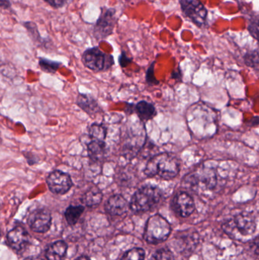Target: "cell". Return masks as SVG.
Segmentation results:
<instances>
[{
  "mask_svg": "<svg viewBox=\"0 0 259 260\" xmlns=\"http://www.w3.org/2000/svg\"><path fill=\"white\" fill-rule=\"evenodd\" d=\"M180 160L169 153H161L150 157L146 164L144 174L147 177H158L163 180L174 179L180 171Z\"/></svg>",
  "mask_w": 259,
  "mask_h": 260,
  "instance_id": "6da1fadb",
  "label": "cell"
},
{
  "mask_svg": "<svg viewBox=\"0 0 259 260\" xmlns=\"http://www.w3.org/2000/svg\"><path fill=\"white\" fill-rule=\"evenodd\" d=\"M223 230L233 239L246 241L255 233L256 222L255 217L249 212H242L224 223Z\"/></svg>",
  "mask_w": 259,
  "mask_h": 260,
  "instance_id": "7a4b0ae2",
  "label": "cell"
},
{
  "mask_svg": "<svg viewBox=\"0 0 259 260\" xmlns=\"http://www.w3.org/2000/svg\"><path fill=\"white\" fill-rule=\"evenodd\" d=\"M162 197L159 188L152 185H144L133 194L129 208L135 212H149L159 204Z\"/></svg>",
  "mask_w": 259,
  "mask_h": 260,
  "instance_id": "3957f363",
  "label": "cell"
},
{
  "mask_svg": "<svg viewBox=\"0 0 259 260\" xmlns=\"http://www.w3.org/2000/svg\"><path fill=\"white\" fill-rule=\"evenodd\" d=\"M171 233L170 223L160 215H152L146 223L144 238L149 244L165 241Z\"/></svg>",
  "mask_w": 259,
  "mask_h": 260,
  "instance_id": "277c9868",
  "label": "cell"
},
{
  "mask_svg": "<svg viewBox=\"0 0 259 260\" xmlns=\"http://www.w3.org/2000/svg\"><path fill=\"white\" fill-rule=\"evenodd\" d=\"M82 62L86 68L91 71H106L114 65V56L102 51L99 47L88 49L82 55Z\"/></svg>",
  "mask_w": 259,
  "mask_h": 260,
  "instance_id": "5b68a950",
  "label": "cell"
},
{
  "mask_svg": "<svg viewBox=\"0 0 259 260\" xmlns=\"http://www.w3.org/2000/svg\"><path fill=\"white\" fill-rule=\"evenodd\" d=\"M187 182L196 189L214 190L217 186V172L211 167H202L187 177Z\"/></svg>",
  "mask_w": 259,
  "mask_h": 260,
  "instance_id": "8992f818",
  "label": "cell"
},
{
  "mask_svg": "<svg viewBox=\"0 0 259 260\" xmlns=\"http://www.w3.org/2000/svg\"><path fill=\"white\" fill-rule=\"evenodd\" d=\"M179 4L184 15L198 27L206 25L208 10L201 0H179Z\"/></svg>",
  "mask_w": 259,
  "mask_h": 260,
  "instance_id": "52a82bcc",
  "label": "cell"
},
{
  "mask_svg": "<svg viewBox=\"0 0 259 260\" xmlns=\"http://www.w3.org/2000/svg\"><path fill=\"white\" fill-rule=\"evenodd\" d=\"M117 24L116 9L103 8L94 27V35L97 40H103L112 35Z\"/></svg>",
  "mask_w": 259,
  "mask_h": 260,
  "instance_id": "ba28073f",
  "label": "cell"
},
{
  "mask_svg": "<svg viewBox=\"0 0 259 260\" xmlns=\"http://www.w3.org/2000/svg\"><path fill=\"white\" fill-rule=\"evenodd\" d=\"M47 184L50 192L56 195H64L72 187L73 182L69 174L55 170L47 176Z\"/></svg>",
  "mask_w": 259,
  "mask_h": 260,
  "instance_id": "9c48e42d",
  "label": "cell"
},
{
  "mask_svg": "<svg viewBox=\"0 0 259 260\" xmlns=\"http://www.w3.org/2000/svg\"><path fill=\"white\" fill-rule=\"evenodd\" d=\"M51 214L46 209H38L30 212L27 224L33 232L45 233L51 226Z\"/></svg>",
  "mask_w": 259,
  "mask_h": 260,
  "instance_id": "30bf717a",
  "label": "cell"
},
{
  "mask_svg": "<svg viewBox=\"0 0 259 260\" xmlns=\"http://www.w3.org/2000/svg\"><path fill=\"white\" fill-rule=\"evenodd\" d=\"M171 206L175 213L182 218L190 216L196 209L193 197L183 191H179L173 197Z\"/></svg>",
  "mask_w": 259,
  "mask_h": 260,
  "instance_id": "8fae6325",
  "label": "cell"
},
{
  "mask_svg": "<svg viewBox=\"0 0 259 260\" xmlns=\"http://www.w3.org/2000/svg\"><path fill=\"white\" fill-rule=\"evenodd\" d=\"M30 238L27 231L21 226H17L11 230L7 235V241L9 246L15 250H21L25 248L29 243Z\"/></svg>",
  "mask_w": 259,
  "mask_h": 260,
  "instance_id": "7c38bea8",
  "label": "cell"
},
{
  "mask_svg": "<svg viewBox=\"0 0 259 260\" xmlns=\"http://www.w3.org/2000/svg\"><path fill=\"white\" fill-rule=\"evenodd\" d=\"M129 208V204L127 200L120 194L111 196L105 204V210L113 216L123 215L127 212Z\"/></svg>",
  "mask_w": 259,
  "mask_h": 260,
  "instance_id": "4fadbf2b",
  "label": "cell"
},
{
  "mask_svg": "<svg viewBox=\"0 0 259 260\" xmlns=\"http://www.w3.org/2000/svg\"><path fill=\"white\" fill-rule=\"evenodd\" d=\"M76 104L82 111L91 117L96 115L102 111L97 99H94L91 94L80 93L78 95Z\"/></svg>",
  "mask_w": 259,
  "mask_h": 260,
  "instance_id": "5bb4252c",
  "label": "cell"
},
{
  "mask_svg": "<svg viewBox=\"0 0 259 260\" xmlns=\"http://www.w3.org/2000/svg\"><path fill=\"white\" fill-rule=\"evenodd\" d=\"M88 157L93 161H99L104 157L106 153V144L105 141L91 139L87 144Z\"/></svg>",
  "mask_w": 259,
  "mask_h": 260,
  "instance_id": "9a60e30c",
  "label": "cell"
},
{
  "mask_svg": "<svg viewBox=\"0 0 259 260\" xmlns=\"http://www.w3.org/2000/svg\"><path fill=\"white\" fill-rule=\"evenodd\" d=\"M134 111L143 123L152 120L157 114L156 108L154 105L144 100L140 101L134 105Z\"/></svg>",
  "mask_w": 259,
  "mask_h": 260,
  "instance_id": "2e32d148",
  "label": "cell"
},
{
  "mask_svg": "<svg viewBox=\"0 0 259 260\" xmlns=\"http://www.w3.org/2000/svg\"><path fill=\"white\" fill-rule=\"evenodd\" d=\"M66 243L62 241H56L52 244L46 251V257L48 260H63L66 254Z\"/></svg>",
  "mask_w": 259,
  "mask_h": 260,
  "instance_id": "e0dca14e",
  "label": "cell"
},
{
  "mask_svg": "<svg viewBox=\"0 0 259 260\" xmlns=\"http://www.w3.org/2000/svg\"><path fill=\"white\" fill-rule=\"evenodd\" d=\"M103 200V193L97 186H92L82 195L81 201L88 207L98 206Z\"/></svg>",
  "mask_w": 259,
  "mask_h": 260,
  "instance_id": "ac0fdd59",
  "label": "cell"
},
{
  "mask_svg": "<svg viewBox=\"0 0 259 260\" xmlns=\"http://www.w3.org/2000/svg\"><path fill=\"white\" fill-rule=\"evenodd\" d=\"M85 211L83 206H69L65 212V219L69 225L73 226L78 222L81 215Z\"/></svg>",
  "mask_w": 259,
  "mask_h": 260,
  "instance_id": "d6986e66",
  "label": "cell"
},
{
  "mask_svg": "<svg viewBox=\"0 0 259 260\" xmlns=\"http://www.w3.org/2000/svg\"><path fill=\"white\" fill-rule=\"evenodd\" d=\"M88 134L91 139L105 141L107 135V128L103 123H94L88 127Z\"/></svg>",
  "mask_w": 259,
  "mask_h": 260,
  "instance_id": "ffe728a7",
  "label": "cell"
},
{
  "mask_svg": "<svg viewBox=\"0 0 259 260\" xmlns=\"http://www.w3.org/2000/svg\"><path fill=\"white\" fill-rule=\"evenodd\" d=\"M38 63H39L40 68L43 72L50 73V74H55L57 73L58 70L62 66L61 62L50 60L46 58H40Z\"/></svg>",
  "mask_w": 259,
  "mask_h": 260,
  "instance_id": "44dd1931",
  "label": "cell"
},
{
  "mask_svg": "<svg viewBox=\"0 0 259 260\" xmlns=\"http://www.w3.org/2000/svg\"><path fill=\"white\" fill-rule=\"evenodd\" d=\"M245 64L249 68L258 71L259 67V57L258 50H252V51L247 52L245 54L244 57Z\"/></svg>",
  "mask_w": 259,
  "mask_h": 260,
  "instance_id": "7402d4cb",
  "label": "cell"
},
{
  "mask_svg": "<svg viewBox=\"0 0 259 260\" xmlns=\"http://www.w3.org/2000/svg\"><path fill=\"white\" fill-rule=\"evenodd\" d=\"M145 252L141 248H134L125 253L121 260H144Z\"/></svg>",
  "mask_w": 259,
  "mask_h": 260,
  "instance_id": "603a6c76",
  "label": "cell"
},
{
  "mask_svg": "<svg viewBox=\"0 0 259 260\" xmlns=\"http://www.w3.org/2000/svg\"><path fill=\"white\" fill-rule=\"evenodd\" d=\"M149 260H175V258L169 249L163 248L155 252Z\"/></svg>",
  "mask_w": 259,
  "mask_h": 260,
  "instance_id": "cb8c5ba5",
  "label": "cell"
},
{
  "mask_svg": "<svg viewBox=\"0 0 259 260\" xmlns=\"http://www.w3.org/2000/svg\"><path fill=\"white\" fill-rule=\"evenodd\" d=\"M155 62H152L150 67L147 69L146 72V82L149 85H156L159 84L158 79H156L155 76Z\"/></svg>",
  "mask_w": 259,
  "mask_h": 260,
  "instance_id": "d4e9b609",
  "label": "cell"
},
{
  "mask_svg": "<svg viewBox=\"0 0 259 260\" xmlns=\"http://www.w3.org/2000/svg\"><path fill=\"white\" fill-rule=\"evenodd\" d=\"M248 30H249L250 35L255 38V40L258 39V17L255 15L252 17L249 21V25H248Z\"/></svg>",
  "mask_w": 259,
  "mask_h": 260,
  "instance_id": "484cf974",
  "label": "cell"
},
{
  "mask_svg": "<svg viewBox=\"0 0 259 260\" xmlns=\"http://www.w3.org/2000/svg\"><path fill=\"white\" fill-rule=\"evenodd\" d=\"M24 157L26 159V161L30 166H33V165H36V164L39 163V157L33 153L30 152V151L24 152Z\"/></svg>",
  "mask_w": 259,
  "mask_h": 260,
  "instance_id": "4316f807",
  "label": "cell"
},
{
  "mask_svg": "<svg viewBox=\"0 0 259 260\" xmlns=\"http://www.w3.org/2000/svg\"><path fill=\"white\" fill-rule=\"evenodd\" d=\"M119 62H120V67L122 68H125V67H127L128 66L132 63V58L128 56L126 52L123 51L120 57H119Z\"/></svg>",
  "mask_w": 259,
  "mask_h": 260,
  "instance_id": "83f0119b",
  "label": "cell"
},
{
  "mask_svg": "<svg viewBox=\"0 0 259 260\" xmlns=\"http://www.w3.org/2000/svg\"><path fill=\"white\" fill-rule=\"evenodd\" d=\"M44 1L48 3L52 7L56 8V9L62 7L67 3V0H44Z\"/></svg>",
  "mask_w": 259,
  "mask_h": 260,
  "instance_id": "f1b7e54d",
  "label": "cell"
},
{
  "mask_svg": "<svg viewBox=\"0 0 259 260\" xmlns=\"http://www.w3.org/2000/svg\"><path fill=\"white\" fill-rule=\"evenodd\" d=\"M171 78L176 81H182V74L181 69L178 68L177 70H173L171 74Z\"/></svg>",
  "mask_w": 259,
  "mask_h": 260,
  "instance_id": "f546056e",
  "label": "cell"
},
{
  "mask_svg": "<svg viewBox=\"0 0 259 260\" xmlns=\"http://www.w3.org/2000/svg\"><path fill=\"white\" fill-rule=\"evenodd\" d=\"M10 0H0V8L8 9V8L10 7Z\"/></svg>",
  "mask_w": 259,
  "mask_h": 260,
  "instance_id": "4dcf8cb0",
  "label": "cell"
},
{
  "mask_svg": "<svg viewBox=\"0 0 259 260\" xmlns=\"http://www.w3.org/2000/svg\"><path fill=\"white\" fill-rule=\"evenodd\" d=\"M76 260H90V259L87 257V256H81V257L78 258V259Z\"/></svg>",
  "mask_w": 259,
  "mask_h": 260,
  "instance_id": "1f68e13d",
  "label": "cell"
},
{
  "mask_svg": "<svg viewBox=\"0 0 259 260\" xmlns=\"http://www.w3.org/2000/svg\"><path fill=\"white\" fill-rule=\"evenodd\" d=\"M24 260H44L42 259H40V258H27V259H25Z\"/></svg>",
  "mask_w": 259,
  "mask_h": 260,
  "instance_id": "d6a6232c",
  "label": "cell"
}]
</instances>
